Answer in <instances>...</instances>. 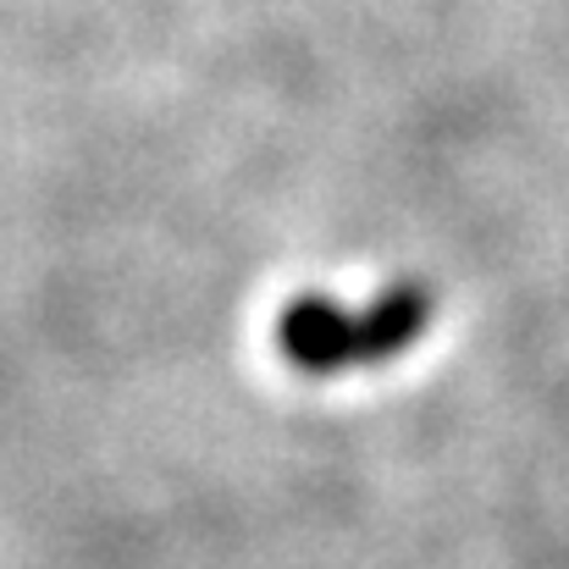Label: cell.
<instances>
[{
	"instance_id": "2",
	"label": "cell",
	"mask_w": 569,
	"mask_h": 569,
	"mask_svg": "<svg viewBox=\"0 0 569 569\" xmlns=\"http://www.w3.org/2000/svg\"><path fill=\"white\" fill-rule=\"evenodd\" d=\"M431 327V288L426 282H392L381 288L366 310H355V360L360 371L392 366L398 355H409Z\"/></svg>"
},
{
	"instance_id": "1",
	"label": "cell",
	"mask_w": 569,
	"mask_h": 569,
	"mask_svg": "<svg viewBox=\"0 0 569 569\" xmlns=\"http://www.w3.org/2000/svg\"><path fill=\"white\" fill-rule=\"evenodd\" d=\"M277 349L299 377L360 371V360H355V310H343L327 293H293L277 310Z\"/></svg>"
}]
</instances>
